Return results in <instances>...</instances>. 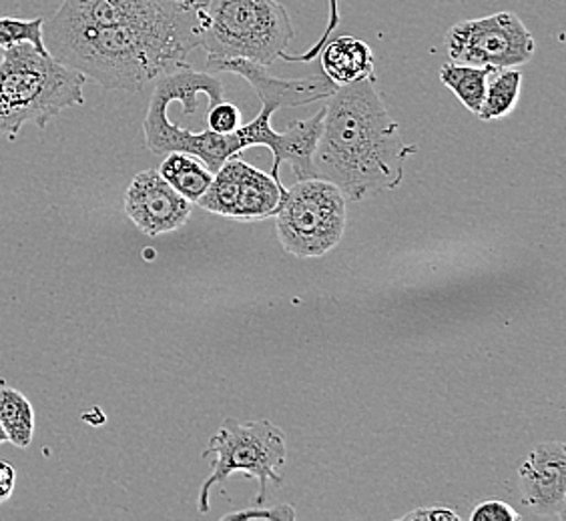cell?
Here are the masks:
<instances>
[{
	"mask_svg": "<svg viewBox=\"0 0 566 521\" xmlns=\"http://www.w3.org/2000/svg\"><path fill=\"white\" fill-rule=\"evenodd\" d=\"M2 444H9V439H7V434H4V429H2V425H0V446Z\"/></svg>",
	"mask_w": 566,
	"mask_h": 521,
	"instance_id": "4316f807",
	"label": "cell"
},
{
	"mask_svg": "<svg viewBox=\"0 0 566 521\" xmlns=\"http://www.w3.org/2000/svg\"><path fill=\"white\" fill-rule=\"evenodd\" d=\"M44 46L61 65L107 91L139 93L187 66L199 49V11L177 9L157 19L69 24L46 19Z\"/></svg>",
	"mask_w": 566,
	"mask_h": 521,
	"instance_id": "6da1fadb",
	"label": "cell"
},
{
	"mask_svg": "<svg viewBox=\"0 0 566 521\" xmlns=\"http://www.w3.org/2000/svg\"><path fill=\"white\" fill-rule=\"evenodd\" d=\"M0 425L9 444L14 447L31 446L34 435V410L21 391L0 387Z\"/></svg>",
	"mask_w": 566,
	"mask_h": 521,
	"instance_id": "e0dca14e",
	"label": "cell"
},
{
	"mask_svg": "<svg viewBox=\"0 0 566 521\" xmlns=\"http://www.w3.org/2000/svg\"><path fill=\"white\" fill-rule=\"evenodd\" d=\"M444 44L450 61L492 71L526 65L536 51L533 33L509 11L458 22L448 31Z\"/></svg>",
	"mask_w": 566,
	"mask_h": 521,
	"instance_id": "52a82bcc",
	"label": "cell"
},
{
	"mask_svg": "<svg viewBox=\"0 0 566 521\" xmlns=\"http://www.w3.org/2000/svg\"><path fill=\"white\" fill-rule=\"evenodd\" d=\"M44 19H17L0 17V49H11L14 44L31 43L34 49L49 53L43 39Z\"/></svg>",
	"mask_w": 566,
	"mask_h": 521,
	"instance_id": "ac0fdd59",
	"label": "cell"
},
{
	"mask_svg": "<svg viewBox=\"0 0 566 521\" xmlns=\"http://www.w3.org/2000/svg\"><path fill=\"white\" fill-rule=\"evenodd\" d=\"M314 152V174L338 187L348 201H364L402 183L403 164L418 151L403 141L386 109L376 76L338 87L326 98Z\"/></svg>",
	"mask_w": 566,
	"mask_h": 521,
	"instance_id": "7a4b0ae2",
	"label": "cell"
},
{
	"mask_svg": "<svg viewBox=\"0 0 566 521\" xmlns=\"http://www.w3.org/2000/svg\"><path fill=\"white\" fill-rule=\"evenodd\" d=\"M169 2L181 4V7H186V9H193V11H201V9L208 4V0H169Z\"/></svg>",
	"mask_w": 566,
	"mask_h": 521,
	"instance_id": "484cf974",
	"label": "cell"
},
{
	"mask_svg": "<svg viewBox=\"0 0 566 521\" xmlns=\"http://www.w3.org/2000/svg\"><path fill=\"white\" fill-rule=\"evenodd\" d=\"M492 68L484 66L462 65L450 61L440 68V81L444 87L450 88L458 100L474 115H479L484 93H486V83Z\"/></svg>",
	"mask_w": 566,
	"mask_h": 521,
	"instance_id": "2e32d148",
	"label": "cell"
},
{
	"mask_svg": "<svg viewBox=\"0 0 566 521\" xmlns=\"http://www.w3.org/2000/svg\"><path fill=\"white\" fill-rule=\"evenodd\" d=\"M470 520L472 521H521L523 515L516 510H512L506 501L486 500L480 501L474 506V510L470 511Z\"/></svg>",
	"mask_w": 566,
	"mask_h": 521,
	"instance_id": "7402d4cb",
	"label": "cell"
},
{
	"mask_svg": "<svg viewBox=\"0 0 566 521\" xmlns=\"http://www.w3.org/2000/svg\"><path fill=\"white\" fill-rule=\"evenodd\" d=\"M208 129L219 135H228L233 132L235 129H240L243 125V117H241V110L228 100H221L218 105L209 107L208 117Z\"/></svg>",
	"mask_w": 566,
	"mask_h": 521,
	"instance_id": "44dd1931",
	"label": "cell"
},
{
	"mask_svg": "<svg viewBox=\"0 0 566 521\" xmlns=\"http://www.w3.org/2000/svg\"><path fill=\"white\" fill-rule=\"evenodd\" d=\"M208 73H231L245 78L255 91L262 107L273 110L294 109L326 100L338 88L326 75L280 78L273 76L268 66L245 59H208Z\"/></svg>",
	"mask_w": 566,
	"mask_h": 521,
	"instance_id": "8fae6325",
	"label": "cell"
},
{
	"mask_svg": "<svg viewBox=\"0 0 566 521\" xmlns=\"http://www.w3.org/2000/svg\"><path fill=\"white\" fill-rule=\"evenodd\" d=\"M193 203L179 195L157 169H145L133 177L125 193V215L149 237H159L184 227Z\"/></svg>",
	"mask_w": 566,
	"mask_h": 521,
	"instance_id": "30bf717a",
	"label": "cell"
},
{
	"mask_svg": "<svg viewBox=\"0 0 566 521\" xmlns=\"http://www.w3.org/2000/svg\"><path fill=\"white\" fill-rule=\"evenodd\" d=\"M524 506L541 518L565 521L566 449L560 442L534 447L518 469Z\"/></svg>",
	"mask_w": 566,
	"mask_h": 521,
	"instance_id": "7c38bea8",
	"label": "cell"
},
{
	"mask_svg": "<svg viewBox=\"0 0 566 521\" xmlns=\"http://www.w3.org/2000/svg\"><path fill=\"white\" fill-rule=\"evenodd\" d=\"M317 56L322 59L324 75L336 87L374 76V51L370 44L352 34L327 41Z\"/></svg>",
	"mask_w": 566,
	"mask_h": 521,
	"instance_id": "4fadbf2b",
	"label": "cell"
},
{
	"mask_svg": "<svg viewBox=\"0 0 566 521\" xmlns=\"http://www.w3.org/2000/svg\"><path fill=\"white\" fill-rule=\"evenodd\" d=\"M275 110L262 107L255 119L241 125L238 129L243 149L250 147H268L273 155L272 177H280V167L283 163L292 164L297 181L314 179V152H316L319 132L324 125L326 107L317 110L310 119L292 120L283 132L272 127V117Z\"/></svg>",
	"mask_w": 566,
	"mask_h": 521,
	"instance_id": "9c48e42d",
	"label": "cell"
},
{
	"mask_svg": "<svg viewBox=\"0 0 566 521\" xmlns=\"http://www.w3.org/2000/svg\"><path fill=\"white\" fill-rule=\"evenodd\" d=\"M523 88V73L518 68L492 71L486 83V93L480 107V120H496L511 115L516 109Z\"/></svg>",
	"mask_w": 566,
	"mask_h": 521,
	"instance_id": "9a60e30c",
	"label": "cell"
},
{
	"mask_svg": "<svg viewBox=\"0 0 566 521\" xmlns=\"http://www.w3.org/2000/svg\"><path fill=\"white\" fill-rule=\"evenodd\" d=\"M339 21H342V14H339V0H329V17H327V26L324 34L319 36V41H317L307 53L304 55H290L285 56V61H290V63H310V61H314L317 55H319V51H322V46L329 41V36L332 33L338 29Z\"/></svg>",
	"mask_w": 566,
	"mask_h": 521,
	"instance_id": "603a6c76",
	"label": "cell"
},
{
	"mask_svg": "<svg viewBox=\"0 0 566 521\" xmlns=\"http://www.w3.org/2000/svg\"><path fill=\"white\" fill-rule=\"evenodd\" d=\"M460 513L450 506L444 503H432V506H424V508H416V510L408 511L400 515V521H460Z\"/></svg>",
	"mask_w": 566,
	"mask_h": 521,
	"instance_id": "cb8c5ba5",
	"label": "cell"
},
{
	"mask_svg": "<svg viewBox=\"0 0 566 521\" xmlns=\"http://www.w3.org/2000/svg\"><path fill=\"white\" fill-rule=\"evenodd\" d=\"M294 24L277 0H208L199 11V49L208 59L270 66L285 59Z\"/></svg>",
	"mask_w": 566,
	"mask_h": 521,
	"instance_id": "277c9868",
	"label": "cell"
},
{
	"mask_svg": "<svg viewBox=\"0 0 566 521\" xmlns=\"http://www.w3.org/2000/svg\"><path fill=\"white\" fill-rule=\"evenodd\" d=\"M14 483H17V471H14V467L0 459V506H2L4 501L11 500Z\"/></svg>",
	"mask_w": 566,
	"mask_h": 521,
	"instance_id": "d4e9b609",
	"label": "cell"
},
{
	"mask_svg": "<svg viewBox=\"0 0 566 521\" xmlns=\"http://www.w3.org/2000/svg\"><path fill=\"white\" fill-rule=\"evenodd\" d=\"M295 518L297 513L292 503H280V506H251L250 510L226 513L221 521H295Z\"/></svg>",
	"mask_w": 566,
	"mask_h": 521,
	"instance_id": "ffe728a7",
	"label": "cell"
},
{
	"mask_svg": "<svg viewBox=\"0 0 566 521\" xmlns=\"http://www.w3.org/2000/svg\"><path fill=\"white\" fill-rule=\"evenodd\" d=\"M285 191L282 179H273L238 155L213 173L211 185L197 205L219 217L255 223L275 215Z\"/></svg>",
	"mask_w": 566,
	"mask_h": 521,
	"instance_id": "ba28073f",
	"label": "cell"
},
{
	"mask_svg": "<svg viewBox=\"0 0 566 521\" xmlns=\"http://www.w3.org/2000/svg\"><path fill=\"white\" fill-rule=\"evenodd\" d=\"M63 0H0V17L51 19Z\"/></svg>",
	"mask_w": 566,
	"mask_h": 521,
	"instance_id": "d6986e66",
	"label": "cell"
},
{
	"mask_svg": "<svg viewBox=\"0 0 566 521\" xmlns=\"http://www.w3.org/2000/svg\"><path fill=\"white\" fill-rule=\"evenodd\" d=\"M85 81L31 43L4 49L0 56V137L14 139L27 125L44 129L63 110L81 107Z\"/></svg>",
	"mask_w": 566,
	"mask_h": 521,
	"instance_id": "3957f363",
	"label": "cell"
},
{
	"mask_svg": "<svg viewBox=\"0 0 566 521\" xmlns=\"http://www.w3.org/2000/svg\"><path fill=\"white\" fill-rule=\"evenodd\" d=\"M0 56H2V49H0Z\"/></svg>",
	"mask_w": 566,
	"mask_h": 521,
	"instance_id": "83f0119b",
	"label": "cell"
},
{
	"mask_svg": "<svg viewBox=\"0 0 566 521\" xmlns=\"http://www.w3.org/2000/svg\"><path fill=\"white\" fill-rule=\"evenodd\" d=\"M157 171L179 195L186 196L193 205L206 195L213 181V173L206 163L187 152H167L164 163Z\"/></svg>",
	"mask_w": 566,
	"mask_h": 521,
	"instance_id": "5bb4252c",
	"label": "cell"
},
{
	"mask_svg": "<svg viewBox=\"0 0 566 521\" xmlns=\"http://www.w3.org/2000/svg\"><path fill=\"white\" fill-rule=\"evenodd\" d=\"M203 457L211 459V471L197 498L201 513L209 511V493L213 486H226L233 474H243L258 481L253 506H263L270 496V483L282 486L280 469L287 461V444L282 429L268 419L245 424L226 419L218 434L209 439Z\"/></svg>",
	"mask_w": 566,
	"mask_h": 521,
	"instance_id": "5b68a950",
	"label": "cell"
},
{
	"mask_svg": "<svg viewBox=\"0 0 566 521\" xmlns=\"http://www.w3.org/2000/svg\"><path fill=\"white\" fill-rule=\"evenodd\" d=\"M282 249L297 259H316L336 249L348 223V199L324 179L297 181L275 211Z\"/></svg>",
	"mask_w": 566,
	"mask_h": 521,
	"instance_id": "8992f818",
	"label": "cell"
}]
</instances>
